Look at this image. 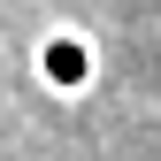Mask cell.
Wrapping results in <instances>:
<instances>
[{
	"label": "cell",
	"mask_w": 161,
	"mask_h": 161,
	"mask_svg": "<svg viewBox=\"0 0 161 161\" xmlns=\"http://www.w3.org/2000/svg\"><path fill=\"white\" fill-rule=\"evenodd\" d=\"M46 69L62 77V85H77V77H85V46H69V38H54V54H46Z\"/></svg>",
	"instance_id": "1"
}]
</instances>
